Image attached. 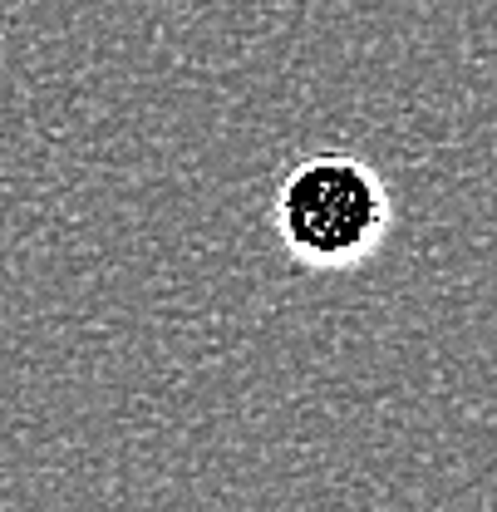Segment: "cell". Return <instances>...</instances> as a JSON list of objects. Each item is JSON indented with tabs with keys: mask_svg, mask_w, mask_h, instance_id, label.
<instances>
[{
	"mask_svg": "<svg viewBox=\"0 0 497 512\" xmlns=\"http://www.w3.org/2000/svg\"><path fill=\"white\" fill-rule=\"evenodd\" d=\"M271 227L296 266L335 276L365 266L389 227L394 197L379 168L350 148H320L286 168L271 197Z\"/></svg>",
	"mask_w": 497,
	"mask_h": 512,
	"instance_id": "6da1fadb",
	"label": "cell"
}]
</instances>
